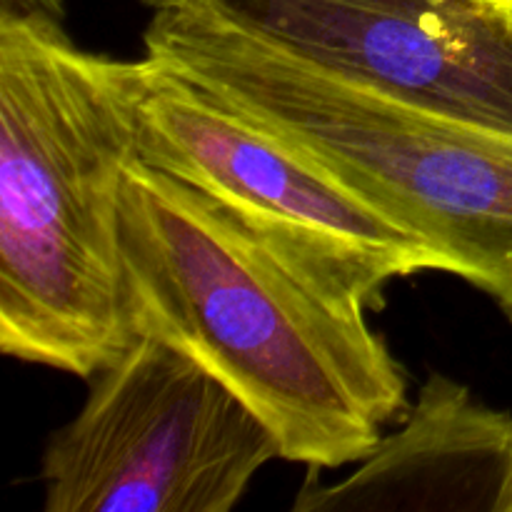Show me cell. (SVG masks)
I'll use <instances>...</instances> for the list:
<instances>
[{
	"instance_id": "obj_1",
	"label": "cell",
	"mask_w": 512,
	"mask_h": 512,
	"mask_svg": "<svg viewBox=\"0 0 512 512\" xmlns=\"http://www.w3.org/2000/svg\"><path fill=\"white\" fill-rule=\"evenodd\" d=\"M133 330L208 365L308 468L363 460L408 410V380L370 325L383 305L185 180L135 158L123 190Z\"/></svg>"
},
{
	"instance_id": "obj_2",
	"label": "cell",
	"mask_w": 512,
	"mask_h": 512,
	"mask_svg": "<svg viewBox=\"0 0 512 512\" xmlns=\"http://www.w3.org/2000/svg\"><path fill=\"white\" fill-rule=\"evenodd\" d=\"M148 58L78 48L58 18L0 15V353L93 378L133 338L123 190Z\"/></svg>"
},
{
	"instance_id": "obj_3",
	"label": "cell",
	"mask_w": 512,
	"mask_h": 512,
	"mask_svg": "<svg viewBox=\"0 0 512 512\" xmlns=\"http://www.w3.org/2000/svg\"><path fill=\"white\" fill-rule=\"evenodd\" d=\"M145 50L433 245L512 323V133L310 60L218 0H165Z\"/></svg>"
},
{
	"instance_id": "obj_4",
	"label": "cell",
	"mask_w": 512,
	"mask_h": 512,
	"mask_svg": "<svg viewBox=\"0 0 512 512\" xmlns=\"http://www.w3.org/2000/svg\"><path fill=\"white\" fill-rule=\"evenodd\" d=\"M275 458L273 433L208 365L135 328L45 445V512H230Z\"/></svg>"
},
{
	"instance_id": "obj_5",
	"label": "cell",
	"mask_w": 512,
	"mask_h": 512,
	"mask_svg": "<svg viewBox=\"0 0 512 512\" xmlns=\"http://www.w3.org/2000/svg\"><path fill=\"white\" fill-rule=\"evenodd\" d=\"M138 158L203 190L308 263L385 305L393 280L453 273L430 243L395 223L268 130L145 55Z\"/></svg>"
},
{
	"instance_id": "obj_6",
	"label": "cell",
	"mask_w": 512,
	"mask_h": 512,
	"mask_svg": "<svg viewBox=\"0 0 512 512\" xmlns=\"http://www.w3.org/2000/svg\"><path fill=\"white\" fill-rule=\"evenodd\" d=\"M310 60L512 133V20L480 0H218Z\"/></svg>"
},
{
	"instance_id": "obj_7",
	"label": "cell",
	"mask_w": 512,
	"mask_h": 512,
	"mask_svg": "<svg viewBox=\"0 0 512 512\" xmlns=\"http://www.w3.org/2000/svg\"><path fill=\"white\" fill-rule=\"evenodd\" d=\"M308 468L295 512H512V413L433 373L395 433L338 483Z\"/></svg>"
},
{
	"instance_id": "obj_8",
	"label": "cell",
	"mask_w": 512,
	"mask_h": 512,
	"mask_svg": "<svg viewBox=\"0 0 512 512\" xmlns=\"http://www.w3.org/2000/svg\"><path fill=\"white\" fill-rule=\"evenodd\" d=\"M145 3L160 8L165 0H145ZM5 5H10V8H18V10H30V13H43V15H50V18H58V20L63 18V13H65L63 0H5Z\"/></svg>"
},
{
	"instance_id": "obj_9",
	"label": "cell",
	"mask_w": 512,
	"mask_h": 512,
	"mask_svg": "<svg viewBox=\"0 0 512 512\" xmlns=\"http://www.w3.org/2000/svg\"><path fill=\"white\" fill-rule=\"evenodd\" d=\"M480 3L490 5V8L498 10V13H503L505 18L512 20V0H480Z\"/></svg>"
}]
</instances>
